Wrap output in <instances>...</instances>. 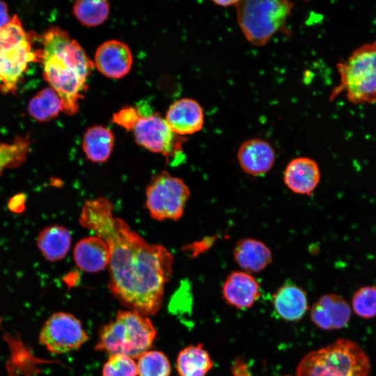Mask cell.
I'll return each mask as SVG.
<instances>
[{
	"label": "cell",
	"mask_w": 376,
	"mask_h": 376,
	"mask_svg": "<svg viewBox=\"0 0 376 376\" xmlns=\"http://www.w3.org/2000/svg\"><path fill=\"white\" fill-rule=\"evenodd\" d=\"M79 221L108 246V287L112 295L127 310L147 317L157 313L173 272L171 252L162 245L148 243L116 217L107 198L86 201Z\"/></svg>",
	"instance_id": "obj_1"
},
{
	"label": "cell",
	"mask_w": 376,
	"mask_h": 376,
	"mask_svg": "<svg viewBox=\"0 0 376 376\" xmlns=\"http://www.w3.org/2000/svg\"><path fill=\"white\" fill-rule=\"evenodd\" d=\"M42 43L40 61L44 79L58 95L63 111L74 115L79 110L78 100L86 90L94 63L79 42L58 26L47 29Z\"/></svg>",
	"instance_id": "obj_2"
},
{
	"label": "cell",
	"mask_w": 376,
	"mask_h": 376,
	"mask_svg": "<svg viewBox=\"0 0 376 376\" xmlns=\"http://www.w3.org/2000/svg\"><path fill=\"white\" fill-rule=\"evenodd\" d=\"M156 335L148 317L134 311H118L113 320L101 327L95 350L138 359L149 350Z\"/></svg>",
	"instance_id": "obj_3"
},
{
	"label": "cell",
	"mask_w": 376,
	"mask_h": 376,
	"mask_svg": "<svg viewBox=\"0 0 376 376\" xmlns=\"http://www.w3.org/2000/svg\"><path fill=\"white\" fill-rule=\"evenodd\" d=\"M370 373L365 351L345 338L309 352L296 369V376H370Z\"/></svg>",
	"instance_id": "obj_4"
},
{
	"label": "cell",
	"mask_w": 376,
	"mask_h": 376,
	"mask_svg": "<svg viewBox=\"0 0 376 376\" xmlns=\"http://www.w3.org/2000/svg\"><path fill=\"white\" fill-rule=\"evenodd\" d=\"M32 39L17 15L0 28V91L3 93L15 94L29 64L40 61L41 49L33 50Z\"/></svg>",
	"instance_id": "obj_5"
},
{
	"label": "cell",
	"mask_w": 376,
	"mask_h": 376,
	"mask_svg": "<svg viewBox=\"0 0 376 376\" xmlns=\"http://www.w3.org/2000/svg\"><path fill=\"white\" fill-rule=\"evenodd\" d=\"M336 68L340 84L332 98L343 93L353 104L376 103V40L358 47Z\"/></svg>",
	"instance_id": "obj_6"
},
{
	"label": "cell",
	"mask_w": 376,
	"mask_h": 376,
	"mask_svg": "<svg viewBox=\"0 0 376 376\" xmlns=\"http://www.w3.org/2000/svg\"><path fill=\"white\" fill-rule=\"evenodd\" d=\"M237 20L245 38L253 45H265L283 29L294 3L277 0L238 1Z\"/></svg>",
	"instance_id": "obj_7"
},
{
	"label": "cell",
	"mask_w": 376,
	"mask_h": 376,
	"mask_svg": "<svg viewBox=\"0 0 376 376\" xmlns=\"http://www.w3.org/2000/svg\"><path fill=\"white\" fill-rule=\"evenodd\" d=\"M190 191L185 182L167 171L155 175L146 188V207L152 218L178 220L183 214Z\"/></svg>",
	"instance_id": "obj_8"
},
{
	"label": "cell",
	"mask_w": 376,
	"mask_h": 376,
	"mask_svg": "<svg viewBox=\"0 0 376 376\" xmlns=\"http://www.w3.org/2000/svg\"><path fill=\"white\" fill-rule=\"evenodd\" d=\"M88 340L81 321L67 312L52 313L44 322L38 337L39 343L54 354L77 350Z\"/></svg>",
	"instance_id": "obj_9"
},
{
	"label": "cell",
	"mask_w": 376,
	"mask_h": 376,
	"mask_svg": "<svg viewBox=\"0 0 376 376\" xmlns=\"http://www.w3.org/2000/svg\"><path fill=\"white\" fill-rule=\"evenodd\" d=\"M133 130L136 141L146 149L162 154L168 161L179 162L182 157L184 139L175 134L159 115L141 116Z\"/></svg>",
	"instance_id": "obj_10"
},
{
	"label": "cell",
	"mask_w": 376,
	"mask_h": 376,
	"mask_svg": "<svg viewBox=\"0 0 376 376\" xmlns=\"http://www.w3.org/2000/svg\"><path fill=\"white\" fill-rule=\"evenodd\" d=\"M310 316L312 322L322 329H340L348 324L351 308L347 301L340 295L327 294L314 303Z\"/></svg>",
	"instance_id": "obj_11"
},
{
	"label": "cell",
	"mask_w": 376,
	"mask_h": 376,
	"mask_svg": "<svg viewBox=\"0 0 376 376\" xmlns=\"http://www.w3.org/2000/svg\"><path fill=\"white\" fill-rule=\"evenodd\" d=\"M95 65L104 76L119 79L127 75L132 65V54L124 42L111 40L104 42L97 49Z\"/></svg>",
	"instance_id": "obj_12"
},
{
	"label": "cell",
	"mask_w": 376,
	"mask_h": 376,
	"mask_svg": "<svg viewBox=\"0 0 376 376\" xmlns=\"http://www.w3.org/2000/svg\"><path fill=\"white\" fill-rule=\"evenodd\" d=\"M237 159L244 172L252 176H262L274 166L276 154L268 141L253 138L241 143L237 152Z\"/></svg>",
	"instance_id": "obj_13"
},
{
	"label": "cell",
	"mask_w": 376,
	"mask_h": 376,
	"mask_svg": "<svg viewBox=\"0 0 376 376\" xmlns=\"http://www.w3.org/2000/svg\"><path fill=\"white\" fill-rule=\"evenodd\" d=\"M225 301L238 309L251 308L260 297L259 283L249 273L233 271L226 277L222 287Z\"/></svg>",
	"instance_id": "obj_14"
},
{
	"label": "cell",
	"mask_w": 376,
	"mask_h": 376,
	"mask_svg": "<svg viewBox=\"0 0 376 376\" xmlns=\"http://www.w3.org/2000/svg\"><path fill=\"white\" fill-rule=\"evenodd\" d=\"M320 180L316 162L307 157H296L289 162L283 173L285 185L297 194L311 195Z\"/></svg>",
	"instance_id": "obj_15"
},
{
	"label": "cell",
	"mask_w": 376,
	"mask_h": 376,
	"mask_svg": "<svg viewBox=\"0 0 376 376\" xmlns=\"http://www.w3.org/2000/svg\"><path fill=\"white\" fill-rule=\"evenodd\" d=\"M165 120L177 135L192 134L203 127V110L196 100L181 99L169 108Z\"/></svg>",
	"instance_id": "obj_16"
},
{
	"label": "cell",
	"mask_w": 376,
	"mask_h": 376,
	"mask_svg": "<svg viewBox=\"0 0 376 376\" xmlns=\"http://www.w3.org/2000/svg\"><path fill=\"white\" fill-rule=\"evenodd\" d=\"M77 267L86 272L96 273L109 265V251L106 242L98 236H90L79 240L73 251Z\"/></svg>",
	"instance_id": "obj_17"
},
{
	"label": "cell",
	"mask_w": 376,
	"mask_h": 376,
	"mask_svg": "<svg viewBox=\"0 0 376 376\" xmlns=\"http://www.w3.org/2000/svg\"><path fill=\"white\" fill-rule=\"evenodd\" d=\"M233 258L244 272L257 273L272 263V253L263 242L244 238L237 242L233 249Z\"/></svg>",
	"instance_id": "obj_18"
},
{
	"label": "cell",
	"mask_w": 376,
	"mask_h": 376,
	"mask_svg": "<svg viewBox=\"0 0 376 376\" xmlns=\"http://www.w3.org/2000/svg\"><path fill=\"white\" fill-rule=\"evenodd\" d=\"M273 306L280 318L286 321H297L308 308L306 292L293 283L281 286L273 295Z\"/></svg>",
	"instance_id": "obj_19"
},
{
	"label": "cell",
	"mask_w": 376,
	"mask_h": 376,
	"mask_svg": "<svg viewBox=\"0 0 376 376\" xmlns=\"http://www.w3.org/2000/svg\"><path fill=\"white\" fill-rule=\"evenodd\" d=\"M71 234L64 226L52 225L44 228L38 234L36 245L49 262L63 260L71 246Z\"/></svg>",
	"instance_id": "obj_20"
},
{
	"label": "cell",
	"mask_w": 376,
	"mask_h": 376,
	"mask_svg": "<svg viewBox=\"0 0 376 376\" xmlns=\"http://www.w3.org/2000/svg\"><path fill=\"white\" fill-rule=\"evenodd\" d=\"M114 144V136L107 127L95 125L84 133L82 147L86 157L93 162L101 163L109 158Z\"/></svg>",
	"instance_id": "obj_21"
},
{
	"label": "cell",
	"mask_w": 376,
	"mask_h": 376,
	"mask_svg": "<svg viewBox=\"0 0 376 376\" xmlns=\"http://www.w3.org/2000/svg\"><path fill=\"white\" fill-rule=\"evenodd\" d=\"M212 366L209 353L201 343L185 347L176 359V369L180 376H205Z\"/></svg>",
	"instance_id": "obj_22"
},
{
	"label": "cell",
	"mask_w": 376,
	"mask_h": 376,
	"mask_svg": "<svg viewBox=\"0 0 376 376\" xmlns=\"http://www.w3.org/2000/svg\"><path fill=\"white\" fill-rule=\"evenodd\" d=\"M60 111H63L61 100L51 87L40 91L31 99L28 104L30 116L40 122L52 120Z\"/></svg>",
	"instance_id": "obj_23"
},
{
	"label": "cell",
	"mask_w": 376,
	"mask_h": 376,
	"mask_svg": "<svg viewBox=\"0 0 376 376\" xmlns=\"http://www.w3.org/2000/svg\"><path fill=\"white\" fill-rule=\"evenodd\" d=\"M31 143L29 135L17 136L10 143L0 141V176L4 169L17 168L26 161Z\"/></svg>",
	"instance_id": "obj_24"
},
{
	"label": "cell",
	"mask_w": 376,
	"mask_h": 376,
	"mask_svg": "<svg viewBox=\"0 0 376 376\" xmlns=\"http://www.w3.org/2000/svg\"><path fill=\"white\" fill-rule=\"evenodd\" d=\"M109 4L106 1L81 0L73 6V14L82 24L95 26L103 23L108 17Z\"/></svg>",
	"instance_id": "obj_25"
},
{
	"label": "cell",
	"mask_w": 376,
	"mask_h": 376,
	"mask_svg": "<svg viewBox=\"0 0 376 376\" xmlns=\"http://www.w3.org/2000/svg\"><path fill=\"white\" fill-rule=\"evenodd\" d=\"M139 376H170L171 367L168 357L158 350H148L138 358Z\"/></svg>",
	"instance_id": "obj_26"
},
{
	"label": "cell",
	"mask_w": 376,
	"mask_h": 376,
	"mask_svg": "<svg viewBox=\"0 0 376 376\" xmlns=\"http://www.w3.org/2000/svg\"><path fill=\"white\" fill-rule=\"evenodd\" d=\"M354 313L364 319L376 316V286H363L354 293L352 298Z\"/></svg>",
	"instance_id": "obj_27"
},
{
	"label": "cell",
	"mask_w": 376,
	"mask_h": 376,
	"mask_svg": "<svg viewBox=\"0 0 376 376\" xmlns=\"http://www.w3.org/2000/svg\"><path fill=\"white\" fill-rule=\"evenodd\" d=\"M102 376H136L137 366L134 359L125 355H111L104 363Z\"/></svg>",
	"instance_id": "obj_28"
},
{
	"label": "cell",
	"mask_w": 376,
	"mask_h": 376,
	"mask_svg": "<svg viewBox=\"0 0 376 376\" xmlns=\"http://www.w3.org/2000/svg\"><path fill=\"white\" fill-rule=\"evenodd\" d=\"M141 115L136 108L124 107L113 116V122L127 131L133 130Z\"/></svg>",
	"instance_id": "obj_29"
},
{
	"label": "cell",
	"mask_w": 376,
	"mask_h": 376,
	"mask_svg": "<svg viewBox=\"0 0 376 376\" xmlns=\"http://www.w3.org/2000/svg\"><path fill=\"white\" fill-rule=\"evenodd\" d=\"M26 196L17 194L10 198L8 203V209L15 213H21L25 209Z\"/></svg>",
	"instance_id": "obj_30"
},
{
	"label": "cell",
	"mask_w": 376,
	"mask_h": 376,
	"mask_svg": "<svg viewBox=\"0 0 376 376\" xmlns=\"http://www.w3.org/2000/svg\"><path fill=\"white\" fill-rule=\"evenodd\" d=\"M11 17L8 12V6L6 2L0 1V28L7 24Z\"/></svg>",
	"instance_id": "obj_31"
},
{
	"label": "cell",
	"mask_w": 376,
	"mask_h": 376,
	"mask_svg": "<svg viewBox=\"0 0 376 376\" xmlns=\"http://www.w3.org/2000/svg\"><path fill=\"white\" fill-rule=\"evenodd\" d=\"M213 2L217 5V6H222V7H228V6H235L236 4L237 3L238 1H233V0H229V1H226V0H224V1H213Z\"/></svg>",
	"instance_id": "obj_32"
},
{
	"label": "cell",
	"mask_w": 376,
	"mask_h": 376,
	"mask_svg": "<svg viewBox=\"0 0 376 376\" xmlns=\"http://www.w3.org/2000/svg\"><path fill=\"white\" fill-rule=\"evenodd\" d=\"M285 376H289V375H285Z\"/></svg>",
	"instance_id": "obj_33"
}]
</instances>
